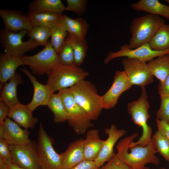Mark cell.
Masks as SVG:
<instances>
[{"mask_svg":"<svg viewBox=\"0 0 169 169\" xmlns=\"http://www.w3.org/2000/svg\"><path fill=\"white\" fill-rule=\"evenodd\" d=\"M135 132L121 140L117 144L116 155L130 169H143L146 164L152 163L157 165L160 163L155 155L158 152L153 137L145 146L135 145L129 147L131 143L138 136Z\"/></svg>","mask_w":169,"mask_h":169,"instance_id":"cell-1","label":"cell"},{"mask_svg":"<svg viewBox=\"0 0 169 169\" xmlns=\"http://www.w3.org/2000/svg\"><path fill=\"white\" fill-rule=\"evenodd\" d=\"M69 88L74 100L89 119L97 120L103 109L102 96L98 94L95 85L84 79Z\"/></svg>","mask_w":169,"mask_h":169,"instance_id":"cell-2","label":"cell"},{"mask_svg":"<svg viewBox=\"0 0 169 169\" xmlns=\"http://www.w3.org/2000/svg\"><path fill=\"white\" fill-rule=\"evenodd\" d=\"M165 23L160 16L150 13L133 18L130 26L131 37L128 44L129 48L134 49L148 43Z\"/></svg>","mask_w":169,"mask_h":169,"instance_id":"cell-3","label":"cell"},{"mask_svg":"<svg viewBox=\"0 0 169 169\" xmlns=\"http://www.w3.org/2000/svg\"><path fill=\"white\" fill-rule=\"evenodd\" d=\"M148 96L145 87H141V93L139 98L136 101L129 102L127 105L128 113L134 123L141 127L142 133L138 141H132L129 147L135 145L145 146L152 139V129L148 125L147 121L150 117L148 110L150 105L147 100Z\"/></svg>","mask_w":169,"mask_h":169,"instance_id":"cell-4","label":"cell"},{"mask_svg":"<svg viewBox=\"0 0 169 169\" xmlns=\"http://www.w3.org/2000/svg\"><path fill=\"white\" fill-rule=\"evenodd\" d=\"M89 75L88 72L76 65L67 66L59 64L47 74V84L54 93L69 88Z\"/></svg>","mask_w":169,"mask_h":169,"instance_id":"cell-5","label":"cell"},{"mask_svg":"<svg viewBox=\"0 0 169 169\" xmlns=\"http://www.w3.org/2000/svg\"><path fill=\"white\" fill-rule=\"evenodd\" d=\"M62 100L69 125L78 135H83L93 126L83 109L74 100L69 88L59 91Z\"/></svg>","mask_w":169,"mask_h":169,"instance_id":"cell-6","label":"cell"},{"mask_svg":"<svg viewBox=\"0 0 169 169\" xmlns=\"http://www.w3.org/2000/svg\"><path fill=\"white\" fill-rule=\"evenodd\" d=\"M21 58L24 65L29 66L32 74L39 75H47L60 64L58 54L50 41L35 54L23 56Z\"/></svg>","mask_w":169,"mask_h":169,"instance_id":"cell-7","label":"cell"},{"mask_svg":"<svg viewBox=\"0 0 169 169\" xmlns=\"http://www.w3.org/2000/svg\"><path fill=\"white\" fill-rule=\"evenodd\" d=\"M53 138L49 136L40 123L38 131L37 148L41 169H62L60 154L54 149Z\"/></svg>","mask_w":169,"mask_h":169,"instance_id":"cell-8","label":"cell"},{"mask_svg":"<svg viewBox=\"0 0 169 169\" xmlns=\"http://www.w3.org/2000/svg\"><path fill=\"white\" fill-rule=\"evenodd\" d=\"M28 32L27 30H23L14 33L8 31L5 28H3L0 32V42L5 53L21 58L25 53L38 46L39 45L31 39L25 42L22 40Z\"/></svg>","mask_w":169,"mask_h":169,"instance_id":"cell-9","label":"cell"},{"mask_svg":"<svg viewBox=\"0 0 169 169\" xmlns=\"http://www.w3.org/2000/svg\"><path fill=\"white\" fill-rule=\"evenodd\" d=\"M12 163L24 169H41L34 141L22 145H10Z\"/></svg>","mask_w":169,"mask_h":169,"instance_id":"cell-10","label":"cell"},{"mask_svg":"<svg viewBox=\"0 0 169 169\" xmlns=\"http://www.w3.org/2000/svg\"><path fill=\"white\" fill-rule=\"evenodd\" d=\"M167 54H169V49L161 51L154 50L151 48L148 43L132 49L129 48L128 44H126L121 46L118 51H109L104 59V64H107L112 59L122 57L135 59L146 62L155 57Z\"/></svg>","mask_w":169,"mask_h":169,"instance_id":"cell-11","label":"cell"},{"mask_svg":"<svg viewBox=\"0 0 169 169\" xmlns=\"http://www.w3.org/2000/svg\"><path fill=\"white\" fill-rule=\"evenodd\" d=\"M122 64L124 71L132 85L145 87L153 82V76L146 62L125 57L122 60Z\"/></svg>","mask_w":169,"mask_h":169,"instance_id":"cell-12","label":"cell"},{"mask_svg":"<svg viewBox=\"0 0 169 169\" xmlns=\"http://www.w3.org/2000/svg\"><path fill=\"white\" fill-rule=\"evenodd\" d=\"M132 85L124 71H117L111 86L101 96L103 109H109L114 107L120 95Z\"/></svg>","mask_w":169,"mask_h":169,"instance_id":"cell-13","label":"cell"},{"mask_svg":"<svg viewBox=\"0 0 169 169\" xmlns=\"http://www.w3.org/2000/svg\"><path fill=\"white\" fill-rule=\"evenodd\" d=\"M30 133L26 129L20 126L8 117L0 124V138L5 140L9 145H20L28 144L31 141Z\"/></svg>","mask_w":169,"mask_h":169,"instance_id":"cell-14","label":"cell"},{"mask_svg":"<svg viewBox=\"0 0 169 169\" xmlns=\"http://www.w3.org/2000/svg\"><path fill=\"white\" fill-rule=\"evenodd\" d=\"M105 132L108 135V138L104 142L102 148L96 158L94 161L95 165L99 167L110 161L115 155L113 148L118 140L126 133L123 129H118L112 124L110 128H106Z\"/></svg>","mask_w":169,"mask_h":169,"instance_id":"cell-15","label":"cell"},{"mask_svg":"<svg viewBox=\"0 0 169 169\" xmlns=\"http://www.w3.org/2000/svg\"><path fill=\"white\" fill-rule=\"evenodd\" d=\"M0 16L4 28L10 32L16 33L23 30L28 31L33 27L27 14L17 10L0 9Z\"/></svg>","mask_w":169,"mask_h":169,"instance_id":"cell-16","label":"cell"},{"mask_svg":"<svg viewBox=\"0 0 169 169\" xmlns=\"http://www.w3.org/2000/svg\"><path fill=\"white\" fill-rule=\"evenodd\" d=\"M21 70L28 77L32 83L34 88V93L31 101L27 105L28 107L33 111L40 105H47L48 102L53 94L48 86L43 84L36 79L35 77L25 68Z\"/></svg>","mask_w":169,"mask_h":169,"instance_id":"cell-17","label":"cell"},{"mask_svg":"<svg viewBox=\"0 0 169 169\" xmlns=\"http://www.w3.org/2000/svg\"><path fill=\"white\" fill-rule=\"evenodd\" d=\"M84 139L81 138L71 143L60 154L62 169L70 168L84 160L83 148Z\"/></svg>","mask_w":169,"mask_h":169,"instance_id":"cell-18","label":"cell"},{"mask_svg":"<svg viewBox=\"0 0 169 169\" xmlns=\"http://www.w3.org/2000/svg\"><path fill=\"white\" fill-rule=\"evenodd\" d=\"M8 117L26 130L33 128L38 121L27 105L20 103L10 108Z\"/></svg>","mask_w":169,"mask_h":169,"instance_id":"cell-19","label":"cell"},{"mask_svg":"<svg viewBox=\"0 0 169 169\" xmlns=\"http://www.w3.org/2000/svg\"><path fill=\"white\" fill-rule=\"evenodd\" d=\"M104 141L100 139L98 130H89L83 143L84 160L94 161L98 155Z\"/></svg>","mask_w":169,"mask_h":169,"instance_id":"cell-20","label":"cell"},{"mask_svg":"<svg viewBox=\"0 0 169 169\" xmlns=\"http://www.w3.org/2000/svg\"><path fill=\"white\" fill-rule=\"evenodd\" d=\"M24 65L21 58L2 53L0 57V82L6 83L16 74L17 69Z\"/></svg>","mask_w":169,"mask_h":169,"instance_id":"cell-21","label":"cell"},{"mask_svg":"<svg viewBox=\"0 0 169 169\" xmlns=\"http://www.w3.org/2000/svg\"><path fill=\"white\" fill-rule=\"evenodd\" d=\"M59 25L68 33L79 38L85 39L89 24L82 18L73 19L63 14Z\"/></svg>","mask_w":169,"mask_h":169,"instance_id":"cell-22","label":"cell"},{"mask_svg":"<svg viewBox=\"0 0 169 169\" xmlns=\"http://www.w3.org/2000/svg\"><path fill=\"white\" fill-rule=\"evenodd\" d=\"M131 7L136 11H145L169 19V6L162 4L158 0H140L131 3Z\"/></svg>","mask_w":169,"mask_h":169,"instance_id":"cell-23","label":"cell"},{"mask_svg":"<svg viewBox=\"0 0 169 169\" xmlns=\"http://www.w3.org/2000/svg\"><path fill=\"white\" fill-rule=\"evenodd\" d=\"M23 82L21 74L18 73L16 74L8 82L5 84L0 100L10 108L19 103L17 96V87L18 84Z\"/></svg>","mask_w":169,"mask_h":169,"instance_id":"cell-24","label":"cell"},{"mask_svg":"<svg viewBox=\"0 0 169 169\" xmlns=\"http://www.w3.org/2000/svg\"><path fill=\"white\" fill-rule=\"evenodd\" d=\"M65 8L60 0H34L29 3L28 11L33 13L48 12L62 13Z\"/></svg>","mask_w":169,"mask_h":169,"instance_id":"cell-25","label":"cell"},{"mask_svg":"<svg viewBox=\"0 0 169 169\" xmlns=\"http://www.w3.org/2000/svg\"><path fill=\"white\" fill-rule=\"evenodd\" d=\"M27 15L33 27L43 26L51 28L59 24L63 14L53 12L33 13L28 11Z\"/></svg>","mask_w":169,"mask_h":169,"instance_id":"cell-26","label":"cell"},{"mask_svg":"<svg viewBox=\"0 0 169 169\" xmlns=\"http://www.w3.org/2000/svg\"><path fill=\"white\" fill-rule=\"evenodd\" d=\"M147 64L151 74L160 82L169 74V54L159 56L149 61Z\"/></svg>","mask_w":169,"mask_h":169,"instance_id":"cell-27","label":"cell"},{"mask_svg":"<svg viewBox=\"0 0 169 169\" xmlns=\"http://www.w3.org/2000/svg\"><path fill=\"white\" fill-rule=\"evenodd\" d=\"M65 40L69 42L72 46L75 64L79 66L84 61L88 49V46L86 40L68 33Z\"/></svg>","mask_w":169,"mask_h":169,"instance_id":"cell-28","label":"cell"},{"mask_svg":"<svg viewBox=\"0 0 169 169\" xmlns=\"http://www.w3.org/2000/svg\"><path fill=\"white\" fill-rule=\"evenodd\" d=\"M151 48L156 51L169 49V24H164L157 30L148 43Z\"/></svg>","mask_w":169,"mask_h":169,"instance_id":"cell-29","label":"cell"},{"mask_svg":"<svg viewBox=\"0 0 169 169\" xmlns=\"http://www.w3.org/2000/svg\"><path fill=\"white\" fill-rule=\"evenodd\" d=\"M47 106L54 114V122L61 123L67 120L65 107L59 93L52 94Z\"/></svg>","mask_w":169,"mask_h":169,"instance_id":"cell-30","label":"cell"},{"mask_svg":"<svg viewBox=\"0 0 169 169\" xmlns=\"http://www.w3.org/2000/svg\"><path fill=\"white\" fill-rule=\"evenodd\" d=\"M51 29L43 26H34L28 31L27 34L28 37L34 40L39 45L45 47L51 36Z\"/></svg>","mask_w":169,"mask_h":169,"instance_id":"cell-31","label":"cell"},{"mask_svg":"<svg viewBox=\"0 0 169 169\" xmlns=\"http://www.w3.org/2000/svg\"><path fill=\"white\" fill-rule=\"evenodd\" d=\"M51 40L53 47L58 54L64 44L68 33L59 24L51 29Z\"/></svg>","mask_w":169,"mask_h":169,"instance_id":"cell-32","label":"cell"},{"mask_svg":"<svg viewBox=\"0 0 169 169\" xmlns=\"http://www.w3.org/2000/svg\"><path fill=\"white\" fill-rule=\"evenodd\" d=\"M60 64L67 66L75 65L72 46L67 40L58 53Z\"/></svg>","mask_w":169,"mask_h":169,"instance_id":"cell-33","label":"cell"},{"mask_svg":"<svg viewBox=\"0 0 169 169\" xmlns=\"http://www.w3.org/2000/svg\"><path fill=\"white\" fill-rule=\"evenodd\" d=\"M152 137L155 140L158 152L169 162V141L157 131L153 134Z\"/></svg>","mask_w":169,"mask_h":169,"instance_id":"cell-34","label":"cell"},{"mask_svg":"<svg viewBox=\"0 0 169 169\" xmlns=\"http://www.w3.org/2000/svg\"><path fill=\"white\" fill-rule=\"evenodd\" d=\"M161 105L156 113V117L169 124V96H161Z\"/></svg>","mask_w":169,"mask_h":169,"instance_id":"cell-35","label":"cell"},{"mask_svg":"<svg viewBox=\"0 0 169 169\" xmlns=\"http://www.w3.org/2000/svg\"><path fill=\"white\" fill-rule=\"evenodd\" d=\"M67 5L65 11H71L78 14L84 13L86 9L87 1L86 0H67Z\"/></svg>","mask_w":169,"mask_h":169,"instance_id":"cell-36","label":"cell"},{"mask_svg":"<svg viewBox=\"0 0 169 169\" xmlns=\"http://www.w3.org/2000/svg\"><path fill=\"white\" fill-rule=\"evenodd\" d=\"M0 159L6 164L12 162L10 145L3 138H0Z\"/></svg>","mask_w":169,"mask_h":169,"instance_id":"cell-37","label":"cell"},{"mask_svg":"<svg viewBox=\"0 0 169 169\" xmlns=\"http://www.w3.org/2000/svg\"><path fill=\"white\" fill-rule=\"evenodd\" d=\"M100 169H130L117 156L116 154Z\"/></svg>","mask_w":169,"mask_h":169,"instance_id":"cell-38","label":"cell"},{"mask_svg":"<svg viewBox=\"0 0 169 169\" xmlns=\"http://www.w3.org/2000/svg\"><path fill=\"white\" fill-rule=\"evenodd\" d=\"M156 123L157 131L169 141V124L157 119Z\"/></svg>","mask_w":169,"mask_h":169,"instance_id":"cell-39","label":"cell"},{"mask_svg":"<svg viewBox=\"0 0 169 169\" xmlns=\"http://www.w3.org/2000/svg\"><path fill=\"white\" fill-rule=\"evenodd\" d=\"M158 92L161 96H169V74L158 85Z\"/></svg>","mask_w":169,"mask_h":169,"instance_id":"cell-40","label":"cell"},{"mask_svg":"<svg viewBox=\"0 0 169 169\" xmlns=\"http://www.w3.org/2000/svg\"><path fill=\"white\" fill-rule=\"evenodd\" d=\"M93 161L84 160L74 167L69 169H100Z\"/></svg>","mask_w":169,"mask_h":169,"instance_id":"cell-41","label":"cell"},{"mask_svg":"<svg viewBox=\"0 0 169 169\" xmlns=\"http://www.w3.org/2000/svg\"><path fill=\"white\" fill-rule=\"evenodd\" d=\"M10 107L0 100V124L3 123L8 116Z\"/></svg>","mask_w":169,"mask_h":169,"instance_id":"cell-42","label":"cell"},{"mask_svg":"<svg viewBox=\"0 0 169 169\" xmlns=\"http://www.w3.org/2000/svg\"><path fill=\"white\" fill-rule=\"evenodd\" d=\"M0 169H24L21 168L12 162L6 164L0 159Z\"/></svg>","mask_w":169,"mask_h":169,"instance_id":"cell-43","label":"cell"},{"mask_svg":"<svg viewBox=\"0 0 169 169\" xmlns=\"http://www.w3.org/2000/svg\"><path fill=\"white\" fill-rule=\"evenodd\" d=\"M143 169H151V168H149L148 167L145 166L144 168ZM165 169V168H160V169Z\"/></svg>","mask_w":169,"mask_h":169,"instance_id":"cell-44","label":"cell"},{"mask_svg":"<svg viewBox=\"0 0 169 169\" xmlns=\"http://www.w3.org/2000/svg\"><path fill=\"white\" fill-rule=\"evenodd\" d=\"M165 1L169 4V0H166Z\"/></svg>","mask_w":169,"mask_h":169,"instance_id":"cell-45","label":"cell"}]
</instances>
